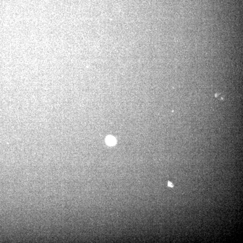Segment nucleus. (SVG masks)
I'll list each match as a JSON object with an SVG mask.
<instances>
[{"label":"nucleus","instance_id":"nucleus-1","mask_svg":"<svg viewBox=\"0 0 243 243\" xmlns=\"http://www.w3.org/2000/svg\"><path fill=\"white\" fill-rule=\"evenodd\" d=\"M106 143L110 146H113L116 144V140L113 136H109L107 137L106 140Z\"/></svg>","mask_w":243,"mask_h":243},{"label":"nucleus","instance_id":"nucleus-2","mask_svg":"<svg viewBox=\"0 0 243 243\" xmlns=\"http://www.w3.org/2000/svg\"><path fill=\"white\" fill-rule=\"evenodd\" d=\"M168 186H169V187H173V184H172V183H171V182H168Z\"/></svg>","mask_w":243,"mask_h":243}]
</instances>
